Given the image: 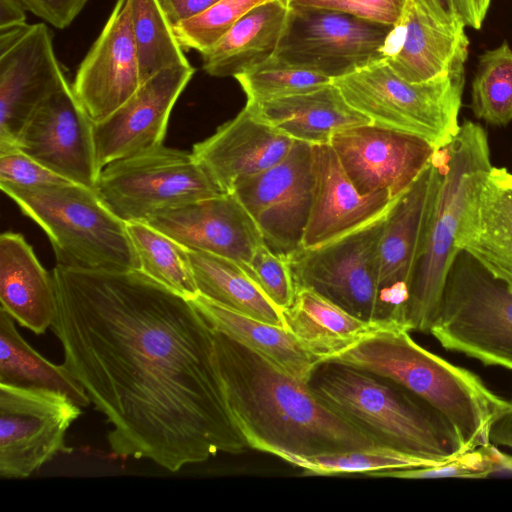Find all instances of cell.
I'll return each instance as SVG.
<instances>
[{"instance_id":"6da1fadb","label":"cell","mask_w":512,"mask_h":512,"mask_svg":"<svg viewBox=\"0 0 512 512\" xmlns=\"http://www.w3.org/2000/svg\"><path fill=\"white\" fill-rule=\"evenodd\" d=\"M61 364L121 457L170 472L248 448L229 410L214 332L192 300L140 270H52Z\"/></svg>"},{"instance_id":"7a4b0ae2","label":"cell","mask_w":512,"mask_h":512,"mask_svg":"<svg viewBox=\"0 0 512 512\" xmlns=\"http://www.w3.org/2000/svg\"><path fill=\"white\" fill-rule=\"evenodd\" d=\"M213 332L227 404L249 448L280 458L375 445L323 404L307 383L228 336Z\"/></svg>"},{"instance_id":"3957f363","label":"cell","mask_w":512,"mask_h":512,"mask_svg":"<svg viewBox=\"0 0 512 512\" xmlns=\"http://www.w3.org/2000/svg\"><path fill=\"white\" fill-rule=\"evenodd\" d=\"M323 362L375 373L415 393L450 421L464 452L488 444L493 425L511 407L478 375L418 345L403 324L375 332Z\"/></svg>"},{"instance_id":"277c9868","label":"cell","mask_w":512,"mask_h":512,"mask_svg":"<svg viewBox=\"0 0 512 512\" xmlns=\"http://www.w3.org/2000/svg\"><path fill=\"white\" fill-rule=\"evenodd\" d=\"M307 384L323 404L375 445L438 463L464 453L450 421L391 379L341 363L320 362Z\"/></svg>"},{"instance_id":"5b68a950","label":"cell","mask_w":512,"mask_h":512,"mask_svg":"<svg viewBox=\"0 0 512 512\" xmlns=\"http://www.w3.org/2000/svg\"><path fill=\"white\" fill-rule=\"evenodd\" d=\"M437 151L442 181L405 309L410 331L429 332L447 274L460 252L457 237L466 213L493 168L487 133L470 120L464 121L453 139Z\"/></svg>"},{"instance_id":"8992f818","label":"cell","mask_w":512,"mask_h":512,"mask_svg":"<svg viewBox=\"0 0 512 512\" xmlns=\"http://www.w3.org/2000/svg\"><path fill=\"white\" fill-rule=\"evenodd\" d=\"M47 234L57 265L77 270H139L127 225L94 189L76 183L22 188L0 183Z\"/></svg>"},{"instance_id":"52a82bcc","label":"cell","mask_w":512,"mask_h":512,"mask_svg":"<svg viewBox=\"0 0 512 512\" xmlns=\"http://www.w3.org/2000/svg\"><path fill=\"white\" fill-rule=\"evenodd\" d=\"M333 83L373 125L417 136L436 150L460 129L465 66L431 81L411 83L382 60Z\"/></svg>"},{"instance_id":"ba28073f","label":"cell","mask_w":512,"mask_h":512,"mask_svg":"<svg viewBox=\"0 0 512 512\" xmlns=\"http://www.w3.org/2000/svg\"><path fill=\"white\" fill-rule=\"evenodd\" d=\"M429 333L447 350L512 370V289L460 250Z\"/></svg>"},{"instance_id":"9c48e42d","label":"cell","mask_w":512,"mask_h":512,"mask_svg":"<svg viewBox=\"0 0 512 512\" xmlns=\"http://www.w3.org/2000/svg\"><path fill=\"white\" fill-rule=\"evenodd\" d=\"M95 191L125 223L225 194L192 152L163 145L106 165Z\"/></svg>"},{"instance_id":"30bf717a","label":"cell","mask_w":512,"mask_h":512,"mask_svg":"<svg viewBox=\"0 0 512 512\" xmlns=\"http://www.w3.org/2000/svg\"><path fill=\"white\" fill-rule=\"evenodd\" d=\"M387 214L333 242L290 254L295 290L311 289L366 321H392L378 293V247Z\"/></svg>"},{"instance_id":"8fae6325","label":"cell","mask_w":512,"mask_h":512,"mask_svg":"<svg viewBox=\"0 0 512 512\" xmlns=\"http://www.w3.org/2000/svg\"><path fill=\"white\" fill-rule=\"evenodd\" d=\"M393 27L327 9L289 7L275 55L334 80L384 60Z\"/></svg>"},{"instance_id":"7c38bea8","label":"cell","mask_w":512,"mask_h":512,"mask_svg":"<svg viewBox=\"0 0 512 512\" xmlns=\"http://www.w3.org/2000/svg\"><path fill=\"white\" fill-rule=\"evenodd\" d=\"M81 408L59 391L0 384V477L27 478L70 452L65 436Z\"/></svg>"},{"instance_id":"4fadbf2b","label":"cell","mask_w":512,"mask_h":512,"mask_svg":"<svg viewBox=\"0 0 512 512\" xmlns=\"http://www.w3.org/2000/svg\"><path fill=\"white\" fill-rule=\"evenodd\" d=\"M441 181L442 169L436 150L387 214L378 247V293L382 307L389 320L405 326L411 283L427 239Z\"/></svg>"},{"instance_id":"5bb4252c","label":"cell","mask_w":512,"mask_h":512,"mask_svg":"<svg viewBox=\"0 0 512 512\" xmlns=\"http://www.w3.org/2000/svg\"><path fill=\"white\" fill-rule=\"evenodd\" d=\"M311 190V144L295 140L280 162L246 177L231 194L256 222L264 244L286 259L302 247Z\"/></svg>"},{"instance_id":"9a60e30c","label":"cell","mask_w":512,"mask_h":512,"mask_svg":"<svg viewBox=\"0 0 512 512\" xmlns=\"http://www.w3.org/2000/svg\"><path fill=\"white\" fill-rule=\"evenodd\" d=\"M93 129L68 83L33 112L16 148L67 180L95 190L100 169Z\"/></svg>"},{"instance_id":"2e32d148","label":"cell","mask_w":512,"mask_h":512,"mask_svg":"<svg viewBox=\"0 0 512 512\" xmlns=\"http://www.w3.org/2000/svg\"><path fill=\"white\" fill-rule=\"evenodd\" d=\"M330 145L359 193L387 190L392 198L409 189L436 151L422 138L372 123L337 133Z\"/></svg>"},{"instance_id":"e0dca14e","label":"cell","mask_w":512,"mask_h":512,"mask_svg":"<svg viewBox=\"0 0 512 512\" xmlns=\"http://www.w3.org/2000/svg\"><path fill=\"white\" fill-rule=\"evenodd\" d=\"M192 65L164 69L142 83L117 110L94 123L100 169L163 145L171 111L192 79Z\"/></svg>"},{"instance_id":"ac0fdd59","label":"cell","mask_w":512,"mask_h":512,"mask_svg":"<svg viewBox=\"0 0 512 512\" xmlns=\"http://www.w3.org/2000/svg\"><path fill=\"white\" fill-rule=\"evenodd\" d=\"M67 84L45 23L30 25L15 45L0 53V153L17 149L33 112Z\"/></svg>"},{"instance_id":"d6986e66","label":"cell","mask_w":512,"mask_h":512,"mask_svg":"<svg viewBox=\"0 0 512 512\" xmlns=\"http://www.w3.org/2000/svg\"><path fill=\"white\" fill-rule=\"evenodd\" d=\"M130 7V0L116 1L71 84L75 98L94 123L117 110L142 85Z\"/></svg>"},{"instance_id":"ffe728a7","label":"cell","mask_w":512,"mask_h":512,"mask_svg":"<svg viewBox=\"0 0 512 512\" xmlns=\"http://www.w3.org/2000/svg\"><path fill=\"white\" fill-rule=\"evenodd\" d=\"M461 17L448 19L421 0H406L393 27L384 60L404 80L423 83L464 67L469 38Z\"/></svg>"},{"instance_id":"44dd1931","label":"cell","mask_w":512,"mask_h":512,"mask_svg":"<svg viewBox=\"0 0 512 512\" xmlns=\"http://www.w3.org/2000/svg\"><path fill=\"white\" fill-rule=\"evenodd\" d=\"M312 190L302 247L333 242L386 215L399 198L357 191L330 144L311 145Z\"/></svg>"},{"instance_id":"7402d4cb","label":"cell","mask_w":512,"mask_h":512,"mask_svg":"<svg viewBox=\"0 0 512 512\" xmlns=\"http://www.w3.org/2000/svg\"><path fill=\"white\" fill-rule=\"evenodd\" d=\"M145 223L191 251L225 257L239 265L264 244L259 227L234 194L164 210Z\"/></svg>"},{"instance_id":"603a6c76","label":"cell","mask_w":512,"mask_h":512,"mask_svg":"<svg viewBox=\"0 0 512 512\" xmlns=\"http://www.w3.org/2000/svg\"><path fill=\"white\" fill-rule=\"evenodd\" d=\"M295 140L256 119L245 106L214 134L193 146L192 153L225 194L248 176L280 162Z\"/></svg>"},{"instance_id":"cb8c5ba5","label":"cell","mask_w":512,"mask_h":512,"mask_svg":"<svg viewBox=\"0 0 512 512\" xmlns=\"http://www.w3.org/2000/svg\"><path fill=\"white\" fill-rule=\"evenodd\" d=\"M251 114L290 138L311 145L330 144L344 130L371 124L332 82L306 93L245 105Z\"/></svg>"},{"instance_id":"d4e9b609","label":"cell","mask_w":512,"mask_h":512,"mask_svg":"<svg viewBox=\"0 0 512 512\" xmlns=\"http://www.w3.org/2000/svg\"><path fill=\"white\" fill-rule=\"evenodd\" d=\"M457 246L512 289V173L494 167L468 209Z\"/></svg>"},{"instance_id":"484cf974","label":"cell","mask_w":512,"mask_h":512,"mask_svg":"<svg viewBox=\"0 0 512 512\" xmlns=\"http://www.w3.org/2000/svg\"><path fill=\"white\" fill-rule=\"evenodd\" d=\"M0 302L1 309L37 335L51 327L56 316L52 274L19 233L0 236Z\"/></svg>"},{"instance_id":"4316f807","label":"cell","mask_w":512,"mask_h":512,"mask_svg":"<svg viewBox=\"0 0 512 512\" xmlns=\"http://www.w3.org/2000/svg\"><path fill=\"white\" fill-rule=\"evenodd\" d=\"M282 316L285 328L317 363L341 353L375 332L402 324L397 321L371 322L360 319L308 288L295 290L294 301L282 311Z\"/></svg>"},{"instance_id":"83f0119b","label":"cell","mask_w":512,"mask_h":512,"mask_svg":"<svg viewBox=\"0 0 512 512\" xmlns=\"http://www.w3.org/2000/svg\"><path fill=\"white\" fill-rule=\"evenodd\" d=\"M288 10L284 0H267L253 7L200 54L203 70L213 77H235L275 55Z\"/></svg>"},{"instance_id":"f1b7e54d","label":"cell","mask_w":512,"mask_h":512,"mask_svg":"<svg viewBox=\"0 0 512 512\" xmlns=\"http://www.w3.org/2000/svg\"><path fill=\"white\" fill-rule=\"evenodd\" d=\"M192 302L211 327L307 383L317 361L283 326L270 324L198 295Z\"/></svg>"},{"instance_id":"f546056e","label":"cell","mask_w":512,"mask_h":512,"mask_svg":"<svg viewBox=\"0 0 512 512\" xmlns=\"http://www.w3.org/2000/svg\"><path fill=\"white\" fill-rule=\"evenodd\" d=\"M199 295L258 320L285 327L282 311L235 261L188 250Z\"/></svg>"},{"instance_id":"4dcf8cb0","label":"cell","mask_w":512,"mask_h":512,"mask_svg":"<svg viewBox=\"0 0 512 512\" xmlns=\"http://www.w3.org/2000/svg\"><path fill=\"white\" fill-rule=\"evenodd\" d=\"M14 319L0 308V384L45 388L69 396L84 408L91 402L82 386L62 366L35 351L19 334Z\"/></svg>"},{"instance_id":"1f68e13d","label":"cell","mask_w":512,"mask_h":512,"mask_svg":"<svg viewBox=\"0 0 512 512\" xmlns=\"http://www.w3.org/2000/svg\"><path fill=\"white\" fill-rule=\"evenodd\" d=\"M126 225L141 272L190 300L199 295L185 247L145 222Z\"/></svg>"},{"instance_id":"d6a6232c","label":"cell","mask_w":512,"mask_h":512,"mask_svg":"<svg viewBox=\"0 0 512 512\" xmlns=\"http://www.w3.org/2000/svg\"><path fill=\"white\" fill-rule=\"evenodd\" d=\"M130 3L142 83L164 69L191 65L159 0H130Z\"/></svg>"},{"instance_id":"836d02e7","label":"cell","mask_w":512,"mask_h":512,"mask_svg":"<svg viewBox=\"0 0 512 512\" xmlns=\"http://www.w3.org/2000/svg\"><path fill=\"white\" fill-rule=\"evenodd\" d=\"M471 109L476 118L495 126L512 120V48L507 41L478 58L471 87Z\"/></svg>"},{"instance_id":"e575fe53","label":"cell","mask_w":512,"mask_h":512,"mask_svg":"<svg viewBox=\"0 0 512 512\" xmlns=\"http://www.w3.org/2000/svg\"><path fill=\"white\" fill-rule=\"evenodd\" d=\"M280 459L302 468L305 475H338L434 466L433 460L417 457L384 446H368L312 456L283 455Z\"/></svg>"},{"instance_id":"d590c367","label":"cell","mask_w":512,"mask_h":512,"mask_svg":"<svg viewBox=\"0 0 512 512\" xmlns=\"http://www.w3.org/2000/svg\"><path fill=\"white\" fill-rule=\"evenodd\" d=\"M234 78L250 103L306 93L333 82L321 73L291 64L276 55Z\"/></svg>"},{"instance_id":"8d00e7d4","label":"cell","mask_w":512,"mask_h":512,"mask_svg":"<svg viewBox=\"0 0 512 512\" xmlns=\"http://www.w3.org/2000/svg\"><path fill=\"white\" fill-rule=\"evenodd\" d=\"M507 457L508 454L502 452L492 442H489L486 445L466 451L443 464L376 471L367 473L366 476L404 479L499 477L505 467Z\"/></svg>"},{"instance_id":"74e56055","label":"cell","mask_w":512,"mask_h":512,"mask_svg":"<svg viewBox=\"0 0 512 512\" xmlns=\"http://www.w3.org/2000/svg\"><path fill=\"white\" fill-rule=\"evenodd\" d=\"M267 0H220L201 14L173 26L184 50L202 54L214 46L249 10Z\"/></svg>"},{"instance_id":"f35d334b","label":"cell","mask_w":512,"mask_h":512,"mask_svg":"<svg viewBox=\"0 0 512 512\" xmlns=\"http://www.w3.org/2000/svg\"><path fill=\"white\" fill-rule=\"evenodd\" d=\"M261 291L281 310L290 307L295 286L287 260L265 244L258 246L250 261L240 265Z\"/></svg>"},{"instance_id":"ab89813d","label":"cell","mask_w":512,"mask_h":512,"mask_svg":"<svg viewBox=\"0 0 512 512\" xmlns=\"http://www.w3.org/2000/svg\"><path fill=\"white\" fill-rule=\"evenodd\" d=\"M289 7H307L337 11L371 22L395 26L406 0H284Z\"/></svg>"},{"instance_id":"60d3db41","label":"cell","mask_w":512,"mask_h":512,"mask_svg":"<svg viewBox=\"0 0 512 512\" xmlns=\"http://www.w3.org/2000/svg\"><path fill=\"white\" fill-rule=\"evenodd\" d=\"M0 183L22 188L73 183L18 149L0 153Z\"/></svg>"},{"instance_id":"b9f144b4","label":"cell","mask_w":512,"mask_h":512,"mask_svg":"<svg viewBox=\"0 0 512 512\" xmlns=\"http://www.w3.org/2000/svg\"><path fill=\"white\" fill-rule=\"evenodd\" d=\"M30 11L46 23L58 28L68 27L89 0H19Z\"/></svg>"},{"instance_id":"7bdbcfd3","label":"cell","mask_w":512,"mask_h":512,"mask_svg":"<svg viewBox=\"0 0 512 512\" xmlns=\"http://www.w3.org/2000/svg\"><path fill=\"white\" fill-rule=\"evenodd\" d=\"M218 1L220 0H159L173 26L201 14Z\"/></svg>"},{"instance_id":"ee69618b","label":"cell","mask_w":512,"mask_h":512,"mask_svg":"<svg viewBox=\"0 0 512 512\" xmlns=\"http://www.w3.org/2000/svg\"><path fill=\"white\" fill-rule=\"evenodd\" d=\"M455 3L466 26L475 30L481 29L491 0H455Z\"/></svg>"},{"instance_id":"f6af8a7d","label":"cell","mask_w":512,"mask_h":512,"mask_svg":"<svg viewBox=\"0 0 512 512\" xmlns=\"http://www.w3.org/2000/svg\"><path fill=\"white\" fill-rule=\"evenodd\" d=\"M25 11L19 0H0V29L26 24Z\"/></svg>"},{"instance_id":"bcb514c9","label":"cell","mask_w":512,"mask_h":512,"mask_svg":"<svg viewBox=\"0 0 512 512\" xmlns=\"http://www.w3.org/2000/svg\"><path fill=\"white\" fill-rule=\"evenodd\" d=\"M511 407L492 427L490 442L496 446H504L512 449V396Z\"/></svg>"},{"instance_id":"7dc6e473","label":"cell","mask_w":512,"mask_h":512,"mask_svg":"<svg viewBox=\"0 0 512 512\" xmlns=\"http://www.w3.org/2000/svg\"><path fill=\"white\" fill-rule=\"evenodd\" d=\"M431 10L442 17L455 19L461 17L458 13L455 0H421Z\"/></svg>"}]
</instances>
